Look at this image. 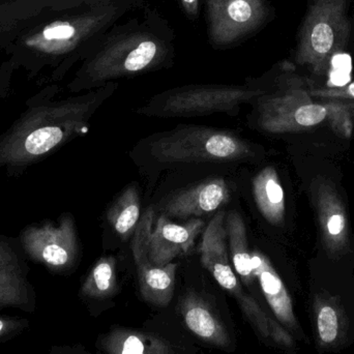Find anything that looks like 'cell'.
<instances>
[{"label": "cell", "instance_id": "obj_3", "mask_svg": "<svg viewBox=\"0 0 354 354\" xmlns=\"http://www.w3.org/2000/svg\"><path fill=\"white\" fill-rule=\"evenodd\" d=\"M141 18L116 23L81 62L71 93L91 91L127 77L169 68L176 57V32L157 10L145 6Z\"/></svg>", "mask_w": 354, "mask_h": 354}, {"label": "cell", "instance_id": "obj_4", "mask_svg": "<svg viewBox=\"0 0 354 354\" xmlns=\"http://www.w3.org/2000/svg\"><path fill=\"white\" fill-rule=\"evenodd\" d=\"M272 89L255 100L257 124L272 134L297 132L317 126L330 115L328 104L312 101L309 80L295 74V64L284 62L276 66Z\"/></svg>", "mask_w": 354, "mask_h": 354}, {"label": "cell", "instance_id": "obj_24", "mask_svg": "<svg viewBox=\"0 0 354 354\" xmlns=\"http://www.w3.org/2000/svg\"><path fill=\"white\" fill-rule=\"evenodd\" d=\"M29 322L18 316L0 315V343L6 342L28 328Z\"/></svg>", "mask_w": 354, "mask_h": 354}, {"label": "cell", "instance_id": "obj_11", "mask_svg": "<svg viewBox=\"0 0 354 354\" xmlns=\"http://www.w3.org/2000/svg\"><path fill=\"white\" fill-rule=\"evenodd\" d=\"M20 245L0 236V310L14 308L32 314L37 297Z\"/></svg>", "mask_w": 354, "mask_h": 354}, {"label": "cell", "instance_id": "obj_27", "mask_svg": "<svg viewBox=\"0 0 354 354\" xmlns=\"http://www.w3.org/2000/svg\"><path fill=\"white\" fill-rule=\"evenodd\" d=\"M49 354H85L81 349L70 346H53Z\"/></svg>", "mask_w": 354, "mask_h": 354}, {"label": "cell", "instance_id": "obj_12", "mask_svg": "<svg viewBox=\"0 0 354 354\" xmlns=\"http://www.w3.org/2000/svg\"><path fill=\"white\" fill-rule=\"evenodd\" d=\"M313 196L322 243L328 257L337 259L348 251V218L344 201L334 183L328 179L316 183Z\"/></svg>", "mask_w": 354, "mask_h": 354}, {"label": "cell", "instance_id": "obj_19", "mask_svg": "<svg viewBox=\"0 0 354 354\" xmlns=\"http://www.w3.org/2000/svg\"><path fill=\"white\" fill-rule=\"evenodd\" d=\"M256 205L268 222L280 225L285 216L284 189L274 167H266L253 180Z\"/></svg>", "mask_w": 354, "mask_h": 354}, {"label": "cell", "instance_id": "obj_26", "mask_svg": "<svg viewBox=\"0 0 354 354\" xmlns=\"http://www.w3.org/2000/svg\"><path fill=\"white\" fill-rule=\"evenodd\" d=\"M178 3L185 18L191 21H196L199 18L203 4L202 0H178Z\"/></svg>", "mask_w": 354, "mask_h": 354}, {"label": "cell", "instance_id": "obj_2", "mask_svg": "<svg viewBox=\"0 0 354 354\" xmlns=\"http://www.w3.org/2000/svg\"><path fill=\"white\" fill-rule=\"evenodd\" d=\"M118 88V82H110L85 95L52 101L58 91L53 85L31 97L20 118L0 135V170L22 172L84 134L91 116Z\"/></svg>", "mask_w": 354, "mask_h": 354}, {"label": "cell", "instance_id": "obj_9", "mask_svg": "<svg viewBox=\"0 0 354 354\" xmlns=\"http://www.w3.org/2000/svg\"><path fill=\"white\" fill-rule=\"evenodd\" d=\"M19 243L27 258L53 274H66L78 260L76 225L70 214H62L58 223L29 225L21 232Z\"/></svg>", "mask_w": 354, "mask_h": 354}, {"label": "cell", "instance_id": "obj_29", "mask_svg": "<svg viewBox=\"0 0 354 354\" xmlns=\"http://www.w3.org/2000/svg\"><path fill=\"white\" fill-rule=\"evenodd\" d=\"M137 2V6H138V8H145V2H147V0H136Z\"/></svg>", "mask_w": 354, "mask_h": 354}, {"label": "cell", "instance_id": "obj_17", "mask_svg": "<svg viewBox=\"0 0 354 354\" xmlns=\"http://www.w3.org/2000/svg\"><path fill=\"white\" fill-rule=\"evenodd\" d=\"M185 326L194 335L218 348L228 349L230 336L212 306L201 295L187 293L180 304Z\"/></svg>", "mask_w": 354, "mask_h": 354}, {"label": "cell", "instance_id": "obj_7", "mask_svg": "<svg viewBox=\"0 0 354 354\" xmlns=\"http://www.w3.org/2000/svg\"><path fill=\"white\" fill-rule=\"evenodd\" d=\"M151 153L166 164L226 163L251 159L254 149L251 142L227 131L187 126L157 137Z\"/></svg>", "mask_w": 354, "mask_h": 354}, {"label": "cell", "instance_id": "obj_25", "mask_svg": "<svg viewBox=\"0 0 354 354\" xmlns=\"http://www.w3.org/2000/svg\"><path fill=\"white\" fill-rule=\"evenodd\" d=\"M309 93L312 97H320V99L340 100V101L354 100V81L345 86L338 87V88H330V87L315 88L310 85L309 81Z\"/></svg>", "mask_w": 354, "mask_h": 354}, {"label": "cell", "instance_id": "obj_22", "mask_svg": "<svg viewBox=\"0 0 354 354\" xmlns=\"http://www.w3.org/2000/svg\"><path fill=\"white\" fill-rule=\"evenodd\" d=\"M118 291L116 261L112 256L97 260L83 282L80 297L83 299H104Z\"/></svg>", "mask_w": 354, "mask_h": 354}, {"label": "cell", "instance_id": "obj_18", "mask_svg": "<svg viewBox=\"0 0 354 354\" xmlns=\"http://www.w3.org/2000/svg\"><path fill=\"white\" fill-rule=\"evenodd\" d=\"M100 348L107 354H174L169 343L156 335L116 328L100 339Z\"/></svg>", "mask_w": 354, "mask_h": 354}, {"label": "cell", "instance_id": "obj_1", "mask_svg": "<svg viewBox=\"0 0 354 354\" xmlns=\"http://www.w3.org/2000/svg\"><path fill=\"white\" fill-rule=\"evenodd\" d=\"M136 0H0V52L6 68L64 79Z\"/></svg>", "mask_w": 354, "mask_h": 354}, {"label": "cell", "instance_id": "obj_28", "mask_svg": "<svg viewBox=\"0 0 354 354\" xmlns=\"http://www.w3.org/2000/svg\"><path fill=\"white\" fill-rule=\"evenodd\" d=\"M8 78L3 77L1 71H0V100L6 97V93H8Z\"/></svg>", "mask_w": 354, "mask_h": 354}, {"label": "cell", "instance_id": "obj_5", "mask_svg": "<svg viewBox=\"0 0 354 354\" xmlns=\"http://www.w3.org/2000/svg\"><path fill=\"white\" fill-rule=\"evenodd\" d=\"M307 8L297 32L295 62L322 76L351 41V0H308Z\"/></svg>", "mask_w": 354, "mask_h": 354}, {"label": "cell", "instance_id": "obj_6", "mask_svg": "<svg viewBox=\"0 0 354 354\" xmlns=\"http://www.w3.org/2000/svg\"><path fill=\"white\" fill-rule=\"evenodd\" d=\"M266 93L257 81L243 85L192 84L168 89L155 95L136 113L153 118H192L214 113L235 115L243 104Z\"/></svg>", "mask_w": 354, "mask_h": 354}, {"label": "cell", "instance_id": "obj_14", "mask_svg": "<svg viewBox=\"0 0 354 354\" xmlns=\"http://www.w3.org/2000/svg\"><path fill=\"white\" fill-rule=\"evenodd\" d=\"M204 222L194 218L185 224H174L162 214L147 241L149 258L158 266L171 263L176 257L189 253L201 232Z\"/></svg>", "mask_w": 354, "mask_h": 354}, {"label": "cell", "instance_id": "obj_10", "mask_svg": "<svg viewBox=\"0 0 354 354\" xmlns=\"http://www.w3.org/2000/svg\"><path fill=\"white\" fill-rule=\"evenodd\" d=\"M153 218L155 212L149 208L133 234L131 249L143 299L151 305L167 307L174 295L177 264L171 262L165 266H158L149 260L147 241L153 230Z\"/></svg>", "mask_w": 354, "mask_h": 354}, {"label": "cell", "instance_id": "obj_13", "mask_svg": "<svg viewBox=\"0 0 354 354\" xmlns=\"http://www.w3.org/2000/svg\"><path fill=\"white\" fill-rule=\"evenodd\" d=\"M254 276L259 283L262 295L274 317L297 339L308 342L307 335L297 318L292 297L272 262L259 251L252 252Z\"/></svg>", "mask_w": 354, "mask_h": 354}, {"label": "cell", "instance_id": "obj_16", "mask_svg": "<svg viewBox=\"0 0 354 354\" xmlns=\"http://www.w3.org/2000/svg\"><path fill=\"white\" fill-rule=\"evenodd\" d=\"M224 210H218L204 229L200 245L201 263L214 277L218 285L224 287L236 279L231 268L229 252L227 249V229L225 225Z\"/></svg>", "mask_w": 354, "mask_h": 354}, {"label": "cell", "instance_id": "obj_20", "mask_svg": "<svg viewBox=\"0 0 354 354\" xmlns=\"http://www.w3.org/2000/svg\"><path fill=\"white\" fill-rule=\"evenodd\" d=\"M227 237L229 239V252L235 272L241 281L252 288L255 284L252 252L248 245L247 228L241 214L232 210L226 218Z\"/></svg>", "mask_w": 354, "mask_h": 354}, {"label": "cell", "instance_id": "obj_21", "mask_svg": "<svg viewBox=\"0 0 354 354\" xmlns=\"http://www.w3.org/2000/svg\"><path fill=\"white\" fill-rule=\"evenodd\" d=\"M108 222L122 241L134 234L140 221V196L135 185L127 187L107 212Z\"/></svg>", "mask_w": 354, "mask_h": 354}, {"label": "cell", "instance_id": "obj_15", "mask_svg": "<svg viewBox=\"0 0 354 354\" xmlns=\"http://www.w3.org/2000/svg\"><path fill=\"white\" fill-rule=\"evenodd\" d=\"M229 197L230 191L226 181L216 177L178 192L165 202L162 210L167 218H197L218 209Z\"/></svg>", "mask_w": 354, "mask_h": 354}, {"label": "cell", "instance_id": "obj_8", "mask_svg": "<svg viewBox=\"0 0 354 354\" xmlns=\"http://www.w3.org/2000/svg\"><path fill=\"white\" fill-rule=\"evenodd\" d=\"M208 41L216 50L234 47L274 18L272 0H202Z\"/></svg>", "mask_w": 354, "mask_h": 354}, {"label": "cell", "instance_id": "obj_23", "mask_svg": "<svg viewBox=\"0 0 354 354\" xmlns=\"http://www.w3.org/2000/svg\"><path fill=\"white\" fill-rule=\"evenodd\" d=\"M351 58L346 54H339L330 62V68L328 72L330 73V81H328L326 87L330 88H338L348 84L351 81Z\"/></svg>", "mask_w": 354, "mask_h": 354}]
</instances>
